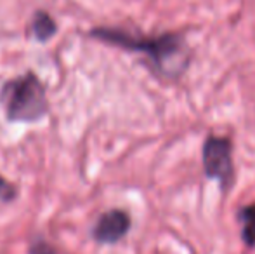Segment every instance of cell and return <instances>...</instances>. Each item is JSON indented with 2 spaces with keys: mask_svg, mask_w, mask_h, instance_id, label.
<instances>
[{
  "mask_svg": "<svg viewBox=\"0 0 255 254\" xmlns=\"http://www.w3.org/2000/svg\"><path fill=\"white\" fill-rule=\"evenodd\" d=\"M96 38L127 51L142 52L160 77L177 80L191 63V49L181 33H163L156 37H135L124 30L99 28L92 31Z\"/></svg>",
  "mask_w": 255,
  "mask_h": 254,
  "instance_id": "6da1fadb",
  "label": "cell"
},
{
  "mask_svg": "<svg viewBox=\"0 0 255 254\" xmlns=\"http://www.w3.org/2000/svg\"><path fill=\"white\" fill-rule=\"evenodd\" d=\"M0 101L7 119L14 122H35L47 112L44 87L31 73L7 82L0 92Z\"/></svg>",
  "mask_w": 255,
  "mask_h": 254,
  "instance_id": "7a4b0ae2",
  "label": "cell"
},
{
  "mask_svg": "<svg viewBox=\"0 0 255 254\" xmlns=\"http://www.w3.org/2000/svg\"><path fill=\"white\" fill-rule=\"evenodd\" d=\"M202 164L205 176L217 181L222 192H228L235 183L231 138L215 134L208 136L202 146Z\"/></svg>",
  "mask_w": 255,
  "mask_h": 254,
  "instance_id": "3957f363",
  "label": "cell"
},
{
  "mask_svg": "<svg viewBox=\"0 0 255 254\" xmlns=\"http://www.w3.org/2000/svg\"><path fill=\"white\" fill-rule=\"evenodd\" d=\"M130 230V218L125 211L113 209L99 218L94 228V239L103 244H115Z\"/></svg>",
  "mask_w": 255,
  "mask_h": 254,
  "instance_id": "277c9868",
  "label": "cell"
},
{
  "mask_svg": "<svg viewBox=\"0 0 255 254\" xmlns=\"http://www.w3.org/2000/svg\"><path fill=\"white\" fill-rule=\"evenodd\" d=\"M238 221L242 223V239L249 248H255V204L240 207Z\"/></svg>",
  "mask_w": 255,
  "mask_h": 254,
  "instance_id": "5b68a950",
  "label": "cell"
},
{
  "mask_svg": "<svg viewBox=\"0 0 255 254\" xmlns=\"http://www.w3.org/2000/svg\"><path fill=\"white\" fill-rule=\"evenodd\" d=\"M33 33L40 42H45L56 33V23L45 12H38L33 19Z\"/></svg>",
  "mask_w": 255,
  "mask_h": 254,
  "instance_id": "8992f818",
  "label": "cell"
},
{
  "mask_svg": "<svg viewBox=\"0 0 255 254\" xmlns=\"http://www.w3.org/2000/svg\"><path fill=\"white\" fill-rule=\"evenodd\" d=\"M30 254H56V253H54V249L49 244L38 242V244H35L33 248L30 249Z\"/></svg>",
  "mask_w": 255,
  "mask_h": 254,
  "instance_id": "52a82bcc",
  "label": "cell"
},
{
  "mask_svg": "<svg viewBox=\"0 0 255 254\" xmlns=\"http://www.w3.org/2000/svg\"><path fill=\"white\" fill-rule=\"evenodd\" d=\"M0 197H12V190L2 178H0Z\"/></svg>",
  "mask_w": 255,
  "mask_h": 254,
  "instance_id": "ba28073f",
  "label": "cell"
}]
</instances>
